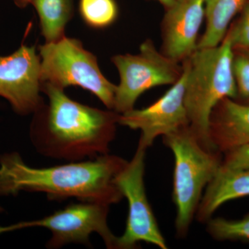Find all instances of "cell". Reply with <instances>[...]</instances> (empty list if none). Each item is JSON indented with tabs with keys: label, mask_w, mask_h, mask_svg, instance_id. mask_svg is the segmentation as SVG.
Listing matches in <instances>:
<instances>
[{
	"label": "cell",
	"mask_w": 249,
	"mask_h": 249,
	"mask_svg": "<svg viewBox=\"0 0 249 249\" xmlns=\"http://www.w3.org/2000/svg\"><path fill=\"white\" fill-rule=\"evenodd\" d=\"M42 91L48 101L33 114L30 128L39 153L70 162L109 153L120 114L81 104L48 83L42 84Z\"/></svg>",
	"instance_id": "obj_1"
},
{
	"label": "cell",
	"mask_w": 249,
	"mask_h": 249,
	"mask_svg": "<svg viewBox=\"0 0 249 249\" xmlns=\"http://www.w3.org/2000/svg\"><path fill=\"white\" fill-rule=\"evenodd\" d=\"M127 162L108 153L93 160L34 168L17 152L6 153L0 157V196L37 192L51 199L76 198L110 206L124 197L116 179Z\"/></svg>",
	"instance_id": "obj_2"
},
{
	"label": "cell",
	"mask_w": 249,
	"mask_h": 249,
	"mask_svg": "<svg viewBox=\"0 0 249 249\" xmlns=\"http://www.w3.org/2000/svg\"><path fill=\"white\" fill-rule=\"evenodd\" d=\"M232 58L233 47L227 35L220 45L197 49L182 62L187 72L184 102L190 127L209 150H217L209 135L212 111L224 98H237Z\"/></svg>",
	"instance_id": "obj_3"
},
{
	"label": "cell",
	"mask_w": 249,
	"mask_h": 249,
	"mask_svg": "<svg viewBox=\"0 0 249 249\" xmlns=\"http://www.w3.org/2000/svg\"><path fill=\"white\" fill-rule=\"evenodd\" d=\"M175 157L173 201L176 206L175 229L186 237L209 183L222 165V152L205 148L190 125L163 137Z\"/></svg>",
	"instance_id": "obj_4"
},
{
	"label": "cell",
	"mask_w": 249,
	"mask_h": 249,
	"mask_svg": "<svg viewBox=\"0 0 249 249\" xmlns=\"http://www.w3.org/2000/svg\"><path fill=\"white\" fill-rule=\"evenodd\" d=\"M41 81L65 90L78 86L94 94L114 110L116 85L103 74L97 58L77 39L65 37L39 47Z\"/></svg>",
	"instance_id": "obj_5"
},
{
	"label": "cell",
	"mask_w": 249,
	"mask_h": 249,
	"mask_svg": "<svg viewBox=\"0 0 249 249\" xmlns=\"http://www.w3.org/2000/svg\"><path fill=\"white\" fill-rule=\"evenodd\" d=\"M111 62L120 76L114 108L119 114L134 109L137 99L147 90L175 84L183 71V65L157 50L150 39L142 42L138 54L116 55Z\"/></svg>",
	"instance_id": "obj_6"
},
{
	"label": "cell",
	"mask_w": 249,
	"mask_h": 249,
	"mask_svg": "<svg viewBox=\"0 0 249 249\" xmlns=\"http://www.w3.org/2000/svg\"><path fill=\"white\" fill-rule=\"evenodd\" d=\"M146 149L138 146L133 158L116 178V183L128 201V216L124 234L116 239V249H132L140 242L168 249L145 191V160Z\"/></svg>",
	"instance_id": "obj_7"
},
{
	"label": "cell",
	"mask_w": 249,
	"mask_h": 249,
	"mask_svg": "<svg viewBox=\"0 0 249 249\" xmlns=\"http://www.w3.org/2000/svg\"><path fill=\"white\" fill-rule=\"evenodd\" d=\"M109 208L106 204L82 201L69 205L42 219L4 227V231L23 228H45L52 232L47 243L49 249L60 248L70 243L88 245L90 235L96 232L107 248L116 249L117 237L107 225Z\"/></svg>",
	"instance_id": "obj_8"
},
{
	"label": "cell",
	"mask_w": 249,
	"mask_h": 249,
	"mask_svg": "<svg viewBox=\"0 0 249 249\" xmlns=\"http://www.w3.org/2000/svg\"><path fill=\"white\" fill-rule=\"evenodd\" d=\"M41 58L35 47L22 45L0 56V96L20 115L34 114L43 104Z\"/></svg>",
	"instance_id": "obj_9"
},
{
	"label": "cell",
	"mask_w": 249,
	"mask_h": 249,
	"mask_svg": "<svg viewBox=\"0 0 249 249\" xmlns=\"http://www.w3.org/2000/svg\"><path fill=\"white\" fill-rule=\"evenodd\" d=\"M182 65L181 78L160 99L148 107L120 114L119 124L141 131L138 146L147 150L160 136L190 125L184 102L187 72Z\"/></svg>",
	"instance_id": "obj_10"
},
{
	"label": "cell",
	"mask_w": 249,
	"mask_h": 249,
	"mask_svg": "<svg viewBox=\"0 0 249 249\" xmlns=\"http://www.w3.org/2000/svg\"><path fill=\"white\" fill-rule=\"evenodd\" d=\"M161 23V52L178 62L197 49L198 36L204 22V0H174Z\"/></svg>",
	"instance_id": "obj_11"
},
{
	"label": "cell",
	"mask_w": 249,
	"mask_h": 249,
	"mask_svg": "<svg viewBox=\"0 0 249 249\" xmlns=\"http://www.w3.org/2000/svg\"><path fill=\"white\" fill-rule=\"evenodd\" d=\"M209 135L222 153L249 143V105L229 98L219 101L210 116Z\"/></svg>",
	"instance_id": "obj_12"
},
{
	"label": "cell",
	"mask_w": 249,
	"mask_h": 249,
	"mask_svg": "<svg viewBox=\"0 0 249 249\" xmlns=\"http://www.w3.org/2000/svg\"><path fill=\"white\" fill-rule=\"evenodd\" d=\"M248 196L249 168L227 169L221 166L205 189L196 211V220L206 223L222 205Z\"/></svg>",
	"instance_id": "obj_13"
},
{
	"label": "cell",
	"mask_w": 249,
	"mask_h": 249,
	"mask_svg": "<svg viewBox=\"0 0 249 249\" xmlns=\"http://www.w3.org/2000/svg\"><path fill=\"white\" fill-rule=\"evenodd\" d=\"M249 0H204L206 30L198 42L197 49L211 48L220 45L225 38L231 23Z\"/></svg>",
	"instance_id": "obj_14"
},
{
	"label": "cell",
	"mask_w": 249,
	"mask_h": 249,
	"mask_svg": "<svg viewBox=\"0 0 249 249\" xmlns=\"http://www.w3.org/2000/svg\"><path fill=\"white\" fill-rule=\"evenodd\" d=\"M41 33L45 43L57 42L65 37L67 24L73 18V0H34Z\"/></svg>",
	"instance_id": "obj_15"
},
{
	"label": "cell",
	"mask_w": 249,
	"mask_h": 249,
	"mask_svg": "<svg viewBox=\"0 0 249 249\" xmlns=\"http://www.w3.org/2000/svg\"><path fill=\"white\" fill-rule=\"evenodd\" d=\"M82 19L93 29H105L114 24L119 16L115 0H79Z\"/></svg>",
	"instance_id": "obj_16"
},
{
	"label": "cell",
	"mask_w": 249,
	"mask_h": 249,
	"mask_svg": "<svg viewBox=\"0 0 249 249\" xmlns=\"http://www.w3.org/2000/svg\"><path fill=\"white\" fill-rule=\"evenodd\" d=\"M206 224V231L214 240L249 243V214L236 220L223 217L211 218Z\"/></svg>",
	"instance_id": "obj_17"
},
{
	"label": "cell",
	"mask_w": 249,
	"mask_h": 249,
	"mask_svg": "<svg viewBox=\"0 0 249 249\" xmlns=\"http://www.w3.org/2000/svg\"><path fill=\"white\" fill-rule=\"evenodd\" d=\"M232 68L237 88L235 100L249 105V49H233Z\"/></svg>",
	"instance_id": "obj_18"
},
{
	"label": "cell",
	"mask_w": 249,
	"mask_h": 249,
	"mask_svg": "<svg viewBox=\"0 0 249 249\" xmlns=\"http://www.w3.org/2000/svg\"><path fill=\"white\" fill-rule=\"evenodd\" d=\"M227 35L233 49H249V0L241 11L240 19L229 28Z\"/></svg>",
	"instance_id": "obj_19"
},
{
	"label": "cell",
	"mask_w": 249,
	"mask_h": 249,
	"mask_svg": "<svg viewBox=\"0 0 249 249\" xmlns=\"http://www.w3.org/2000/svg\"><path fill=\"white\" fill-rule=\"evenodd\" d=\"M221 166L227 169L249 168V143L224 152Z\"/></svg>",
	"instance_id": "obj_20"
},
{
	"label": "cell",
	"mask_w": 249,
	"mask_h": 249,
	"mask_svg": "<svg viewBox=\"0 0 249 249\" xmlns=\"http://www.w3.org/2000/svg\"><path fill=\"white\" fill-rule=\"evenodd\" d=\"M34 0H14L15 4L19 9H24L29 5L32 4Z\"/></svg>",
	"instance_id": "obj_21"
},
{
	"label": "cell",
	"mask_w": 249,
	"mask_h": 249,
	"mask_svg": "<svg viewBox=\"0 0 249 249\" xmlns=\"http://www.w3.org/2000/svg\"><path fill=\"white\" fill-rule=\"evenodd\" d=\"M157 1L163 5V6L166 9L168 6L173 4L174 0H157Z\"/></svg>",
	"instance_id": "obj_22"
}]
</instances>
